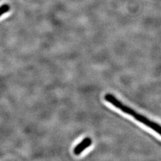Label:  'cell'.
I'll list each match as a JSON object with an SVG mask.
<instances>
[{"instance_id": "obj_1", "label": "cell", "mask_w": 161, "mask_h": 161, "mask_svg": "<svg viewBox=\"0 0 161 161\" xmlns=\"http://www.w3.org/2000/svg\"><path fill=\"white\" fill-rule=\"evenodd\" d=\"M104 99L106 101L112 104L113 106H114L116 108L121 110L123 112L128 114V115L132 116V117L134 118L136 120L143 123L146 126L149 127L155 131L156 132H158L159 134L161 136V126L159 124H156L155 122L150 121L148 118L145 117L143 115H140L136 112L135 110L131 109V108L125 105L124 104L122 103L118 99L115 97L114 96H113L111 94H106L104 96Z\"/></svg>"}, {"instance_id": "obj_2", "label": "cell", "mask_w": 161, "mask_h": 161, "mask_svg": "<svg viewBox=\"0 0 161 161\" xmlns=\"http://www.w3.org/2000/svg\"><path fill=\"white\" fill-rule=\"evenodd\" d=\"M92 144V140L90 137L85 138L80 142V143L76 145L74 149V153L76 155H79L84 150L89 147Z\"/></svg>"}, {"instance_id": "obj_3", "label": "cell", "mask_w": 161, "mask_h": 161, "mask_svg": "<svg viewBox=\"0 0 161 161\" xmlns=\"http://www.w3.org/2000/svg\"><path fill=\"white\" fill-rule=\"evenodd\" d=\"M10 10V7L7 4H5L0 6V16H1L6 13L9 12Z\"/></svg>"}]
</instances>
